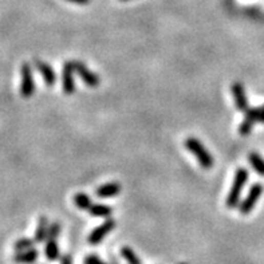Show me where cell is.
<instances>
[{"instance_id":"cell-15","label":"cell","mask_w":264,"mask_h":264,"mask_svg":"<svg viewBox=\"0 0 264 264\" xmlns=\"http://www.w3.org/2000/svg\"><path fill=\"white\" fill-rule=\"evenodd\" d=\"M89 212H90L91 216H95V217H109L111 215V212H113V209L109 205L95 204L91 205Z\"/></svg>"},{"instance_id":"cell-8","label":"cell","mask_w":264,"mask_h":264,"mask_svg":"<svg viewBox=\"0 0 264 264\" xmlns=\"http://www.w3.org/2000/svg\"><path fill=\"white\" fill-rule=\"evenodd\" d=\"M74 74H75V70H74L73 60H67V62L63 65L62 70V87L63 91L66 94H73L74 91H75Z\"/></svg>"},{"instance_id":"cell-18","label":"cell","mask_w":264,"mask_h":264,"mask_svg":"<svg viewBox=\"0 0 264 264\" xmlns=\"http://www.w3.org/2000/svg\"><path fill=\"white\" fill-rule=\"evenodd\" d=\"M74 204L77 205L79 209H90V207L93 205L91 198L85 193H77L74 196Z\"/></svg>"},{"instance_id":"cell-14","label":"cell","mask_w":264,"mask_h":264,"mask_svg":"<svg viewBox=\"0 0 264 264\" xmlns=\"http://www.w3.org/2000/svg\"><path fill=\"white\" fill-rule=\"evenodd\" d=\"M46 257L47 260L54 261L59 257V247H58V243H56V239H47V243H46Z\"/></svg>"},{"instance_id":"cell-27","label":"cell","mask_w":264,"mask_h":264,"mask_svg":"<svg viewBox=\"0 0 264 264\" xmlns=\"http://www.w3.org/2000/svg\"><path fill=\"white\" fill-rule=\"evenodd\" d=\"M180 264H187V263H180Z\"/></svg>"},{"instance_id":"cell-3","label":"cell","mask_w":264,"mask_h":264,"mask_svg":"<svg viewBox=\"0 0 264 264\" xmlns=\"http://www.w3.org/2000/svg\"><path fill=\"white\" fill-rule=\"evenodd\" d=\"M22 86L21 94L23 98H31L35 93V80L32 75V69L30 63H23L21 69Z\"/></svg>"},{"instance_id":"cell-9","label":"cell","mask_w":264,"mask_h":264,"mask_svg":"<svg viewBox=\"0 0 264 264\" xmlns=\"http://www.w3.org/2000/svg\"><path fill=\"white\" fill-rule=\"evenodd\" d=\"M231 90H232V95L233 99H235V104H236V108L240 111L246 113L250 109V106H248V98L246 95L244 86L240 82H235L232 85V87H231Z\"/></svg>"},{"instance_id":"cell-21","label":"cell","mask_w":264,"mask_h":264,"mask_svg":"<svg viewBox=\"0 0 264 264\" xmlns=\"http://www.w3.org/2000/svg\"><path fill=\"white\" fill-rule=\"evenodd\" d=\"M84 264H106V263H104V261H102L101 259L97 256V255L91 254V255H89V256H86Z\"/></svg>"},{"instance_id":"cell-13","label":"cell","mask_w":264,"mask_h":264,"mask_svg":"<svg viewBox=\"0 0 264 264\" xmlns=\"http://www.w3.org/2000/svg\"><path fill=\"white\" fill-rule=\"evenodd\" d=\"M49 220L47 217L42 216L39 219L38 228H36V232H35V243H42L47 239V233H49Z\"/></svg>"},{"instance_id":"cell-26","label":"cell","mask_w":264,"mask_h":264,"mask_svg":"<svg viewBox=\"0 0 264 264\" xmlns=\"http://www.w3.org/2000/svg\"><path fill=\"white\" fill-rule=\"evenodd\" d=\"M113 264H118V263H115V261H113Z\"/></svg>"},{"instance_id":"cell-23","label":"cell","mask_w":264,"mask_h":264,"mask_svg":"<svg viewBox=\"0 0 264 264\" xmlns=\"http://www.w3.org/2000/svg\"><path fill=\"white\" fill-rule=\"evenodd\" d=\"M67 2H71V3H75V4H87V3H90V0H67Z\"/></svg>"},{"instance_id":"cell-2","label":"cell","mask_w":264,"mask_h":264,"mask_svg":"<svg viewBox=\"0 0 264 264\" xmlns=\"http://www.w3.org/2000/svg\"><path fill=\"white\" fill-rule=\"evenodd\" d=\"M185 148H187L191 153L195 154L198 164H200L204 169H211V168L213 167V164H215L213 157L211 156V153L205 149V146L202 145L198 139L193 138V137L187 138V141H185Z\"/></svg>"},{"instance_id":"cell-17","label":"cell","mask_w":264,"mask_h":264,"mask_svg":"<svg viewBox=\"0 0 264 264\" xmlns=\"http://www.w3.org/2000/svg\"><path fill=\"white\" fill-rule=\"evenodd\" d=\"M122 257L128 261V264H143V261L139 260V257L137 256L136 252L129 247H122L121 250Z\"/></svg>"},{"instance_id":"cell-7","label":"cell","mask_w":264,"mask_h":264,"mask_svg":"<svg viewBox=\"0 0 264 264\" xmlns=\"http://www.w3.org/2000/svg\"><path fill=\"white\" fill-rule=\"evenodd\" d=\"M244 119L243 122L240 124L239 133L241 136H248L254 128L255 122H259V117H260V108H252L248 109L246 113H244Z\"/></svg>"},{"instance_id":"cell-20","label":"cell","mask_w":264,"mask_h":264,"mask_svg":"<svg viewBox=\"0 0 264 264\" xmlns=\"http://www.w3.org/2000/svg\"><path fill=\"white\" fill-rule=\"evenodd\" d=\"M60 233V226L58 222H52L49 227V233H47V239H58Z\"/></svg>"},{"instance_id":"cell-25","label":"cell","mask_w":264,"mask_h":264,"mask_svg":"<svg viewBox=\"0 0 264 264\" xmlns=\"http://www.w3.org/2000/svg\"><path fill=\"white\" fill-rule=\"evenodd\" d=\"M121 2H130V0H121Z\"/></svg>"},{"instance_id":"cell-22","label":"cell","mask_w":264,"mask_h":264,"mask_svg":"<svg viewBox=\"0 0 264 264\" xmlns=\"http://www.w3.org/2000/svg\"><path fill=\"white\" fill-rule=\"evenodd\" d=\"M60 264H73V259L70 255H65L62 257V260H60Z\"/></svg>"},{"instance_id":"cell-10","label":"cell","mask_w":264,"mask_h":264,"mask_svg":"<svg viewBox=\"0 0 264 264\" xmlns=\"http://www.w3.org/2000/svg\"><path fill=\"white\" fill-rule=\"evenodd\" d=\"M35 66H36L38 71L40 73V75L45 78L46 85H47V86H54V84H55V80H56V75L54 69L50 66L49 63L36 59L35 60Z\"/></svg>"},{"instance_id":"cell-11","label":"cell","mask_w":264,"mask_h":264,"mask_svg":"<svg viewBox=\"0 0 264 264\" xmlns=\"http://www.w3.org/2000/svg\"><path fill=\"white\" fill-rule=\"evenodd\" d=\"M39 252L35 248H30V250L22 251V252H16L14 255V261L19 264H34L38 260Z\"/></svg>"},{"instance_id":"cell-19","label":"cell","mask_w":264,"mask_h":264,"mask_svg":"<svg viewBox=\"0 0 264 264\" xmlns=\"http://www.w3.org/2000/svg\"><path fill=\"white\" fill-rule=\"evenodd\" d=\"M34 243H35V240H31V239L16 240L14 244V248L16 252H22V251H26V250H30V248H32Z\"/></svg>"},{"instance_id":"cell-1","label":"cell","mask_w":264,"mask_h":264,"mask_svg":"<svg viewBox=\"0 0 264 264\" xmlns=\"http://www.w3.org/2000/svg\"><path fill=\"white\" fill-rule=\"evenodd\" d=\"M248 177H250V173H248L247 169L244 168H239L235 174V180H233V184L231 187L230 195L227 197V207L228 208H235L239 205L240 201V195H241V191H243L244 185L247 184Z\"/></svg>"},{"instance_id":"cell-6","label":"cell","mask_w":264,"mask_h":264,"mask_svg":"<svg viewBox=\"0 0 264 264\" xmlns=\"http://www.w3.org/2000/svg\"><path fill=\"white\" fill-rule=\"evenodd\" d=\"M114 227H115L114 220L106 219L104 222H102L101 226L97 227L95 230L91 231V233L89 235V239H87L89 240V243H90L91 246H97L98 243H101L102 240H104V237L114 230Z\"/></svg>"},{"instance_id":"cell-5","label":"cell","mask_w":264,"mask_h":264,"mask_svg":"<svg viewBox=\"0 0 264 264\" xmlns=\"http://www.w3.org/2000/svg\"><path fill=\"white\" fill-rule=\"evenodd\" d=\"M73 65L75 73L79 75L80 79L84 80L85 85H87L89 87H97L98 85H99V77H98L95 73H93L84 62H80V60H73Z\"/></svg>"},{"instance_id":"cell-12","label":"cell","mask_w":264,"mask_h":264,"mask_svg":"<svg viewBox=\"0 0 264 264\" xmlns=\"http://www.w3.org/2000/svg\"><path fill=\"white\" fill-rule=\"evenodd\" d=\"M119 192H121V185L118 182H109V184H105L98 188L95 193H97L98 197L106 198L119 195Z\"/></svg>"},{"instance_id":"cell-16","label":"cell","mask_w":264,"mask_h":264,"mask_svg":"<svg viewBox=\"0 0 264 264\" xmlns=\"http://www.w3.org/2000/svg\"><path fill=\"white\" fill-rule=\"evenodd\" d=\"M251 167L254 168V171L260 176H264V158L257 153H250L248 156Z\"/></svg>"},{"instance_id":"cell-4","label":"cell","mask_w":264,"mask_h":264,"mask_svg":"<svg viewBox=\"0 0 264 264\" xmlns=\"http://www.w3.org/2000/svg\"><path fill=\"white\" fill-rule=\"evenodd\" d=\"M261 193H263V185L261 184L256 182V184H254L251 187L248 195L246 196V198L239 204L241 215H248V213L254 209V207L256 205V202L259 201V198H260Z\"/></svg>"},{"instance_id":"cell-24","label":"cell","mask_w":264,"mask_h":264,"mask_svg":"<svg viewBox=\"0 0 264 264\" xmlns=\"http://www.w3.org/2000/svg\"><path fill=\"white\" fill-rule=\"evenodd\" d=\"M259 122H264V106L260 108V117H259Z\"/></svg>"}]
</instances>
